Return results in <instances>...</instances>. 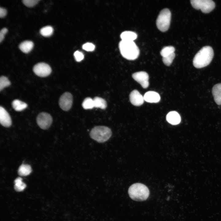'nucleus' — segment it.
Wrapping results in <instances>:
<instances>
[{"mask_svg":"<svg viewBox=\"0 0 221 221\" xmlns=\"http://www.w3.org/2000/svg\"><path fill=\"white\" fill-rule=\"evenodd\" d=\"M214 56V52L211 47L205 46L201 48L193 58V64L196 68L205 67L210 64Z\"/></svg>","mask_w":221,"mask_h":221,"instance_id":"obj_1","label":"nucleus"},{"mask_svg":"<svg viewBox=\"0 0 221 221\" xmlns=\"http://www.w3.org/2000/svg\"><path fill=\"white\" fill-rule=\"evenodd\" d=\"M39 1V0H23L22 1L25 6L30 7L35 5Z\"/></svg>","mask_w":221,"mask_h":221,"instance_id":"obj_27","label":"nucleus"},{"mask_svg":"<svg viewBox=\"0 0 221 221\" xmlns=\"http://www.w3.org/2000/svg\"><path fill=\"white\" fill-rule=\"evenodd\" d=\"M33 70L37 76L45 77L49 75L51 72L50 67L48 64L43 62L37 64L33 67Z\"/></svg>","mask_w":221,"mask_h":221,"instance_id":"obj_8","label":"nucleus"},{"mask_svg":"<svg viewBox=\"0 0 221 221\" xmlns=\"http://www.w3.org/2000/svg\"><path fill=\"white\" fill-rule=\"evenodd\" d=\"M82 105L85 109H92L94 107L93 99L90 97H87L83 100Z\"/></svg>","mask_w":221,"mask_h":221,"instance_id":"obj_22","label":"nucleus"},{"mask_svg":"<svg viewBox=\"0 0 221 221\" xmlns=\"http://www.w3.org/2000/svg\"><path fill=\"white\" fill-rule=\"evenodd\" d=\"M190 2L192 6L195 9H200L205 14L212 11L215 7V4L211 0H191Z\"/></svg>","mask_w":221,"mask_h":221,"instance_id":"obj_6","label":"nucleus"},{"mask_svg":"<svg viewBox=\"0 0 221 221\" xmlns=\"http://www.w3.org/2000/svg\"><path fill=\"white\" fill-rule=\"evenodd\" d=\"M131 103L135 106H140L144 102L143 96L137 90H135L131 92L129 95Z\"/></svg>","mask_w":221,"mask_h":221,"instance_id":"obj_11","label":"nucleus"},{"mask_svg":"<svg viewBox=\"0 0 221 221\" xmlns=\"http://www.w3.org/2000/svg\"><path fill=\"white\" fill-rule=\"evenodd\" d=\"M7 11L6 9L2 7L0 8V17L1 18L4 17L6 15Z\"/></svg>","mask_w":221,"mask_h":221,"instance_id":"obj_31","label":"nucleus"},{"mask_svg":"<svg viewBox=\"0 0 221 221\" xmlns=\"http://www.w3.org/2000/svg\"><path fill=\"white\" fill-rule=\"evenodd\" d=\"M32 172V168L29 165L22 164L19 168L18 173L21 176H25L29 175Z\"/></svg>","mask_w":221,"mask_h":221,"instance_id":"obj_18","label":"nucleus"},{"mask_svg":"<svg viewBox=\"0 0 221 221\" xmlns=\"http://www.w3.org/2000/svg\"><path fill=\"white\" fill-rule=\"evenodd\" d=\"M0 122L3 126L8 127L12 124L11 117L6 110L2 107H0Z\"/></svg>","mask_w":221,"mask_h":221,"instance_id":"obj_12","label":"nucleus"},{"mask_svg":"<svg viewBox=\"0 0 221 221\" xmlns=\"http://www.w3.org/2000/svg\"><path fill=\"white\" fill-rule=\"evenodd\" d=\"M10 85V82L8 79L5 76H1L0 78V90Z\"/></svg>","mask_w":221,"mask_h":221,"instance_id":"obj_25","label":"nucleus"},{"mask_svg":"<svg viewBox=\"0 0 221 221\" xmlns=\"http://www.w3.org/2000/svg\"><path fill=\"white\" fill-rule=\"evenodd\" d=\"M175 48L173 46H169L163 47L160 52V54L162 57L166 56L174 52Z\"/></svg>","mask_w":221,"mask_h":221,"instance_id":"obj_24","label":"nucleus"},{"mask_svg":"<svg viewBox=\"0 0 221 221\" xmlns=\"http://www.w3.org/2000/svg\"><path fill=\"white\" fill-rule=\"evenodd\" d=\"M128 192L130 197L137 201L145 200L148 197L149 192L148 188L144 184L136 183L129 187Z\"/></svg>","mask_w":221,"mask_h":221,"instance_id":"obj_3","label":"nucleus"},{"mask_svg":"<svg viewBox=\"0 0 221 221\" xmlns=\"http://www.w3.org/2000/svg\"><path fill=\"white\" fill-rule=\"evenodd\" d=\"M171 14L170 10L167 8L162 10L157 19L156 24L157 28L161 31H167L170 26Z\"/></svg>","mask_w":221,"mask_h":221,"instance_id":"obj_5","label":"nucleus"},{"mask_svg":"<svg viewBox=\"0 0 221 221\" xmlns=\"http://www.w3.org/2000/svg\"><path fill=\"white\" fill-rule=\"evenodd\" d=\"M33 47V42L30 41H25L22 42L19 45L20 49L23 52L28 53L30 52Z\"/></svg>","mask_w":221,"mask_h":221,"instance_id":"obj_17","label":"nucleus"},{"mask_svg":"<svg viewBox=\"0 0 221 221\" xmlns=\"http://www.w3.org/2000/svg\"><path fill=\"white\" fill-rule=\"evenodd\" d=\"M52 119L51 115L46 112H41L37 116V122L39 126L42 129L46 130L51 125Z\"/></svg>","mask_w":221,"mask_h":221,"instance_id":"obj_7","label":"nucleus"},{"mask_svg":"<svg viewBox=\"0 0 221 221\" xmlns=\"http://www.w3.org/2000/svg\"><path fill=\"white\" fill-rule=\"evenodd\" d=\"M8 32V29L4 28L2 29L0 31V42L1 43L4 38L5 35Z\"/></svg>","mask_w":221,"mask_h":221,"instance_id":"obj_30","label":"nucleus"},{"mask_svg":"<svg viewBox=\"0 0 221 221\" xmlns=\"http://www.w3.org/2000/svg\"><path fill=\"white\" fill-rule=\"evenodd\" d=\"M119 48L122 56L128 60H135L139 55V49L134 41L121 40L119 43Z\"/></svg>","mask_w":221,"mask_h":221,"instance_id":"obj_2","label":"nucleus"},{"mask_svg":"<svg viewBox=\"0 0 221 221\" xmlns=\"http://www.w3.org/2000/svg\"><path fill=\"white\" fill-rule=\"evenodd\" d=\"M112 134L111 129L104 126H95L91 130L90 133L91 138L99 143L107 141Z\"/></svg>","mask_w":221,"mask_h":221,"instance_id":"obj_4","label":"nucleus"},{"mask_svg":"<svg viewBox=\"0 0 221 221\" xmlns=\"http://www.w3.org/2000/svg\"><path fill=\"white\" fill-rule=\"evenodd\" d=\"M132 77L135 81L140 83L143 88H147L149 86V76L145 72L140 71L135 72L132 74Z\"/></svg>","mask_w":221,"mask_h":221,"instance_id":"obj_10","label":"nucleus"},{"mask_svg":"<svg viewBox=\"0 0 221 221\" xmlns=\"http://www.w3.org/2000/svg\"><path fill=\"white\" fill-rule=\"evenodd\" d=\"M175 56V53L173 52L166 56L162 57L164 63L166 66H170L172 63Z\"/></svg>","mask_w":221,"mask_h":221,"instance_id":"obj_26","label":"nucleus"},{"mask_svg":"<svg viewBox=\"0 0 221 221\" xmlns=\"http://www.w3.org/2000/svg\"><path fill=\"white\" fill-rule=\"evenodd\" d=\"M12 106L16 111H20L25 109L27 107V105L21 100L15 99L12 103Z\"/></svg>","mask_w":221,"mask_h":221,"instance_id":"obj_19","label":"nucleus"},{"mask_svg":"<svg viewBox=\"0 0 221 221\" xmlns=\"http://www.w3.org/2000/svg\"><path fill=\"white\" fill-rule=\"evenodd\" d=\"M94 107L105 109L107 107V103L104 99L99 97H95L93 99Z\"/></svg>","mask_w":221,"mask_h":221,"instance_id":"obj_20","label":"nucleus"},{"mask_svg":"<svg viewBox=\"0 0 221 221\" xmlns=\"http://www.w3.org/2000/svg\"><path fill=\"white\" fill-rule=\"evenodd\" d=\"M14 189L17 192L23 191L26 188V184L22 182V179L20 177L17 178L14 181Z\"/></svg>","mask_w":221,"mask_h":221,"instance_id":"obj_21","label":"nucleus"},{"mask_svg":"<svg viewBox=\"0 0 221 221\" xmlns=\"http://www.w3.org/2000/svg\"><path fill=\"white\" fill-rule=\"evenodd\" d=\"M120 37L122 41H133L137 38V35L134 32L127 31L121 33Z\"/></svg>","mask_w":221,"mask_h":221,"instance_id":"obj_16","label":"nucleus"},{"mask_svg":"<svg viewBox=\"0 0 221 221\" xmlns=\"http://www.w3.org/2000/svg\"><path fill=\"white\" fill-rule=\"evenodd\" d=\"M74 55L76 60L78 62L81 61L84 58L83 54L78 51H76L74 53Z\"/></svg>","mask_w":221,"mask_h":221,"instance_id":"obj_29","label":"nucleus"},{"mask_svg":"<svg viewBox=\"0 0 221 221\" xmlns=\"http://www.w3.org/2000/svg\"><path fill=\"white\" fill-rule=\"evenodd\" d=\"M53 32L52 27L50 26H46L42 27L40 31V34L43 36L49 37L51 36Z\"/></svg>","mask_w":221,"mask_h":221,"instance_id":"obj_23","label":"nucleus"},{"mask_svg":"<svg viewBox=\"0 0 221 221\" xmlns=\"http://www.w3.org/2000/svg\"><path fill=\"white\" fill-rule=\"evenodd\" d=\"M166 118L169 123L173 125L179 124L181 121V118L180 114L175 111H172L169 112L166 115Z\"/></svg>","mask_w":221,"mask_h":221,"instance_id":"obj_14","label":"nucleus"},{"mask_svg":"<svg viewBox=\"0 0 221 221\" xmlns=\"http://www.w3.org/2000/svg\"><path fill=\"white\" fill-rule=\"evenodd\" d=\"M82 48L84 50L86 51H91L94 50L95 46L91 43H87L83 45Z\"/></svg>","mask_w":221,"mask_h":221,"instance_id":"obj_28","label":"nucleus"},{"mask_svg":"<svg viewBox=\"0 0 221 221\" xmlns=\"http://www.w3.org/2000/svg\"><path fill=\"white\" fill-rule=\"evenodd\" d=\"M212 92L215 102L221 105V83L215 85L212 88Z\"/></svg>","mask_w":221,"mask_h":221,"instance_id":"obj_15","label":"nucleus"},{"mask_svg":"<svg viewBox=\"0 0 221 221\" xmlns=\"http://www.w3.org/2000/svg\"><path fill=\"white\" fill-rule=\"evenodd\" d=\"M144 101L150 103H157L160 100L159 95L153 91H149L145 93L144 96Z\"/></svg>","mask_w":221,"mask_h":221,"instance_id":"obj_13","label":"nucleus"},{"mask_svg":"<svg viewBox=\"0 0 221 221\" xmlns=\"http://www.w3.org/2000/svg\"><path fill=\"white\" fill-rule=\"evenodd\" d=\"M73 103V97L69 92L63 93L60 97L59 104L61 108L64 111H68L71 108Z\"/></svg>","mask_w":221,"mask_h":221,"instance_id":"obj_9","label":"nucleus"}]
</instances>
